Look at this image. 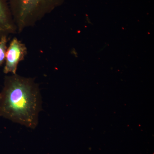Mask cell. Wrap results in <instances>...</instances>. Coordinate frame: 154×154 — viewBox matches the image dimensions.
Wrapping results in <instances>:
<instances>
[{
    "mask_svg": "<svg viewBox=\"0 0 154 154\" xmlns=\"http://www.w3.org/2000/svg\"><path fill=\"white\" fill-rule=\"evenodd\" d=\"M17 33L8 0H0V39Z\"/></svg>",
    "mask_w": 154,
    "mask_h": 154,
    "instance_id": "4",
    "label": "cell"
},
{
    "mask_svg": "<svg viewBox=\"0 0 154 154\" xmlns=\"http://www.w3.org/2000/svg\"><path fill=\"white\" fill-rule=\"evenodd\" d=\"M42 107L41 94L35 79L17 74L5 77L0 92V116L34 129Z\"/></svg>",
    "mask_w": 154,
    "mask_h": 154,
    "instance_id": "1",
    "label": "cell"
},
{
    "mask_svg": "<svg viewBox=\"0 0 154 154\" xmlns=\"http://www.w3.org/2000/svg\"><path fill=\"white\" fill-rule=\"evenodd\" d=\"M27 52L28 50L25 45L17 37L13 38L6 51L4 73L17 74L18 65L25 59Z\"/></svg>",
    "mask_w": 154,
    "mask_h": 154,
    "instance_id": "3",
    "label": "cell"
},
{
    "mask_svg": "<svg viewBox=\"0 0 154 154\" xmlns=\"http://www.w3.org/2000/svg\"><path fill=\"white\" fill-rule=\"evenodd\" d=\"M8 37L4 36L0 39V67L5 60L6 51L8 48Z\"/></svg>",
    "mask_w": 154,
    "mask_h": 154,
    "instance_id": "5",
    "label": "cell"
},
{
    "mask_svg": "<svg viewBox=\"0 0 154 154\" xmlns=\"http://www.w3.org/2000/svg\"><path fill=\"white\" fill-rule=\"evenodd\" d=\"M61 0H8L17 33L36 25L57 7Z\"/></svg>",
    "mask_w": 154,
    "mask_h": 154,
    "instance_id": "2",
    "label": "cell"
}]
</instances>
